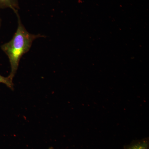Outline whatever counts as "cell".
Instances as JSON below:
<instances>
[{"instance_id": "obj_1", "label": "cell", "mask_w": 149, "mask_h": 149, "mask_svg": "<svg viewBox=\"0 0 149 149\" xmlns=\"http://www.w3.org/2000/svg\"><path fill=\"white\" fill-rule=\"evenodd\" d=\"M14 13L17 18V29L11 40L1 46V49L9 60L11 71L9 76L12 79L18 69L21 58L29 52L33 41L37 38L45 37L40 34L34 35L29 33L22 22L18 11Z\"/></svg>"}, {"instance_id": "obj_2", "label": "cell", "mask_w": 149, "mask_h": 149, "mask_svg": "<svg viewBox=\"0 0 149 149\" xmlns=\"http://www.w3.org/2000/svg\"><path fill=\"white\" fill-rule=\"evenodd\" d=\"M123 149H149V138L133 140L130 144L124 146Z\"/></svg>"}, {"instance_id": "obj_3", "label": "cell", "mask_w": 149, "mask_h": 149, "mask_svg": "<svg viewBox=\"0 0 149 149\" xmlns=\"http://www.w3.org/2000/svg\"><path fill=\"white\" fill-rule=\"evenodd\" d=\"M10 8L14 12L19 9V0H0V8Z\"/></svg>"}, {"instance_id": "obj_4", "label": "cell", "mask_w": 149, "mask_h": 149, "mask_svg": "<svg viewBox=\"0 0 149 149\" xmlns=\"http://www.w3.org/2000/svg\"><path fill=\"white\" fill-rule=\"evenodd\" d=\"M13 80V79L9 76L7 77H5L0 74V83L5 84L12 90H14V84Z\"/></svg>"}, {"instance_id": "obj_5", "label": "cell", "mask_w": 149, "mask_h": 149, "mask_svg": "<svg viewBox=\"0 0 149 149\" xmlns=\"http://www.w3.org/2000/svg\"><path fill=\"white\" fill-rule=\"evenodd\" d=\"M1 18H0V28L1 27Z\"/></svg>"}, {"instance_id": "obj_6", "label": "cell", "mask_w": 149, "mask_h": 149, "mask_svg": "<svg viewBox=\"0 0 149 149\" xmlns=\"http://www.w3.org/2000/svg\"><path fill=\"white\" fill-rule=\"evenodd\" d=\"M49 149H54V148H53L52 147H50L49 148Z\"/></svg>"}]
</instances>
